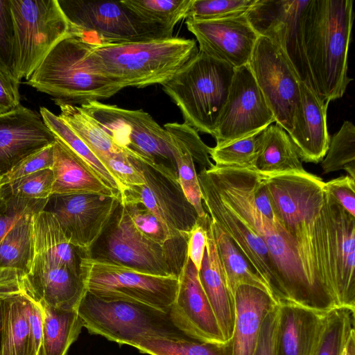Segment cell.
Segmentation results:
<instances>
[{
	"instance_id": "f35d334b",
	"label": "cell",
	"mask_w": 355,
	"mask_h": 355,
	"mask_svg": "<svg viewBox=\"0 0 355 355\" xmlns=\"http://www.w3.org/2000/svg\"><path fill=\"white\" fill-rule=\"evenodd\" d=\"M354 327L355 309L337 306L328 311L314 355H341Z\"/></svg>"
},
{
	"instance_id": "30bf717a",
	"label": "cell",
	"mask_w": 355,
	"mask_h": 355,
	"mask_svg": "<svg viewBox=\"0 0 355 355\" xmlns=\"http://www.w3.org/2000/svg\"><path fill=\"white\" fill-rule=\"evenodd\" d=\"M80 273L87 292L106 301L142 304L168 313L178 290L176 276H157L81 256Z\"/></svg>"
},
{
	"instance_id": "c3c4849f",
	"label": "cell",
	"mask_w": 355,
	"mask_h": 355,
	"mask_svg": "<svg viewBox=\"0 0 355 355\" xmlns=\"http://www.w3.org/2000/svg\"><path fill=\"white\" fill-rule=\"evenodd\" d=\"M24 297L30 330V339L35 355H41L42 345L43 311L39 300L30 291L25 283Z\"/></svg>"
},
{
	"instance_id": "8992f818",
	"label": "cell",
	"mask_w": 355,
	"mask_h": 355,
	"mask_svg": "<svg viewBox=\"0 0 355 355\" xmlns=\"http://www.w3.org/2000/svg\"><path fill=\"white\" fill-rule=\"evenodd\" d=\"M234 70L198 51L162 85V89L180 109L184 123L213 137Z\"/></svg>"
},
{
	"instance_id": "bcb514c9",
	"label": "cell",
	"mask_w": 355,
	"mask_h": 355,
	"mask_svg": "<svg viewBox=\"0 0 355 355\" xmlns=\"http://www.w3.org/2000/svg\"><path fill=\"white\" fill-rule=\"evenodd\" d=\"M137 228L150 240L164 245L170 240L157 218L141 202H121Z\"/></svg>"
},
{
	"instance_id": "6f0895ef",
	"label": "cell",
	"mask_w": 355,
	"mask_h": 355,
	"mask_svg": "<svg viewBox=\"0 0 355 355\" xmlns=\"http://www.w3.org/2000/svg\"><path fill=\"white\" fill-rule=\"evenodd\" d=\"M347 345V344H346ZM341 355H348V352H347V347L345 346L343 353Z\"/></svg>"
},
{
	"instance_id": "f907efd6",
	"label": "cell",
	"mask_w": 355,
	"mask_h": 355,
	"mask_svg": "<svg viewBox=\"0 0 355 355\" xmlns=\"http://www.w3.org/2000/svg\"><path fill=\"white\" fill-rule=\"evenodd\" d=\"M278 314L277 304L263 320L253 355H277L276 332Z\"/></svg>"
},
{
	"instance_id": "5bb4252c",
	"label": "cell",
	"mask_w": 355,
	"mask_h": 355,
	"mask_svg": "<svg viewBox=\"0 0 355 355\" xmlns=\"http://www.w3.org/2000/svg\"><path fill=\"white\" fill-rule=\"evenodd\" d=\"M248 65L275 122L290 134L302 82L291 61L279 46L259 36Z\"/></svg>"
},
{
	"instance_id": "f5cc1de1",
	"label": "cell",
	"mask_w": 355,
	"mask_h": 355,
	"mask_svg": "<svg viewBox=\"0 0 355 355\" xmlns=\"http://www.w3.org/2000/svg\"><path fill=\"white\" fill-rule=\"evenodd\" d=\"M19 105V87L0 73V114L15 110Z\"/></svg>"
},
{
	"instance_id": "277c9868",
	"label": "cell",
	"mask_w": 355,
	"mask_h": 355,
	"mask_svg": "<svg viewBox=\"0 0 355 355\" xmlns=\"http://www.w3.org/2000/svg\"><path fill=\"white\" fill-rule=\"evenodd\" d=\"M198 52L196 41L171 37L126 43H92L90 57L105 76L144 88L168 82Z\"/></svg>"
},
{
	"instance_id": "e575fe53",
	"label": "cell",
	"mask_w": 355,
	"mask_h": 355,
	"mask_svg": "<svg viewBox=\"0 0 355 355\" xmlns=\"http://www.w3.org/2000/svg\"><path fill=\"white\" fill-rule=\"evenodd\" d=\"M37 211L21 217L0 243V270L24 275L30 271L34 257L33 216Z\"/></svg>"
},
{
	"instance_id": "74e56055",
	"label": "cell",
	"mask_w": 355,
	"mask_h": 355,
	"mask_svg": "<svg viewBox=\"0 0 355 355\" xmlns=\"http://www.w3.org/2000/svg\"><path fill=\"white\" fill-rule=\"evenodd\" d=\"M133 347L149 355H233L232 339L224 343H211L191 338H149L137 342Z\"/></svg>"
},
{
	"instance_id": "681fc988",
	"label": "cell",
	"mask_w": 355,
	"mask_h": 355,
	"mask_svg": "<svg viewBox=\"0 0 355 355\" xmlns=\"http://www.w3.org/2000/svg\"><path fill=\"white\" fill-rule=\"evenodd\" d=\"M323 189L355 217V179L349 175L341 176L324 182Z\"/></svg>"
},
{
	"instance_id": "836d02e7",
	"label": "cell",
	"mask_w": 355,
	"mask_h": 355,
	"mask_svg": "<svg viewBox=\"0 0 355 355\" xmlns=\"http://www.w3.org/2000/svg\"><path fill=\"white\" fill-rule=\"evenodd\" d=\"M39 301L43 311L41 355H67L84 327L77 310L55 308Z\"/></svg>"
},
{
	"instance_id": "ba28073f",
	"label": "cell",
	"mask_w": 355,
	"mask_h": 355,
	"mask_svg": "<svg viewBox=\"0 0 355 355\" xmlns=\"http://www.w3.org/2000/svg\"><path fill=\"white\" fill-rule=\"evenodd\" d=\"M77 312L89 334L120 345L133 347L149 338H189L173 325L168 313L142 304L103 300L87 292Z\"/></svg>"
},
{
	"instance_id": "52a82bcc",
	"label": "cell",
	"mask_w": 355,
	"mask_h": 355,
	"mask_svg": "<svg viewBox=\"0 0 355 355\" xmlns=\"http://www.w3.org/2000/svg\"><path fill=\"white\" fill-rule=\"evenodd\" d=\"M187 239L162 245L142 234L120 202L106 229L83 256L157 276L178 277L187 257Z\"/></svg>"
},
{
	"instance_id": "4dcf8cb0",
	"label": "cell",
	"mask_w": 355,
	"mask_h": 355,
	"mask_svg": "<svg viewBox=\"0 0 355 355\" xmlns=\"http://www.w3.org/2000/svg\"><path fill=\"white\" fill-rule=\"evenodd\" d=\"M255 171L262 175L306 171L288 133L277 124H270L261 133Z\"/></svg>"
},
{
	"instance_id": "b9f144b4",
	"label": "cell",
	"mask_w": 355,
	"mask_h": 355,
	"mask_svg": "<svg viewBox=\"0 0 355 355\" xmlns=\"http://www.w3.org/2000/svg\"><path fill=\"white\" fill-rule=\"evenodd\" d=\"M257 0H193L186 19L200 21L244 15Z\"/></svg>"
},
{
	"instance_id": "816d5d0a",
	"label": "cell",
	"mask_w": 355,
	"mask_h": 355,
	"mask_svg": "<svg viewBox=\"0 0 355 355\" xmlns=\"http://www.w3.org/2000/svg\"><path fill=\"white\" fill-rule=\"evenodd\" d=\"M209 216L198 218L188 234L187 253L198 270H200L207 242Z\"/></svg>"
},
{
	"instance_id": "7402d4cb",
	"label": "cell",
	"mask_w": 355,
	"mask_h": 355,
	"mask_svg": "<svg viewBox=\"0 0 355 355\" xmlns=\"http://www.w3.org/2000/svg\"><path fill=\"white\" fill-rule=\"evenodd\" d=\"M324 198L338 306L355 309V217L325 192Z\"/></svg>"
},
{
	"instance_id": "7a4b0ae2",
	"label": "cell",
	"mask_w": 355,
	"mask_h": 355,
	"mask_svg": "<svg viewBox=\"0 0 355 355\" xmlns=\"http://www.w3.org/2000/svg\"><path fill=\"white\" fill-rule=\"evenodd\" d=\"M252 171L214 165L205 169V173L222 202L264 241L273 266L272 295L277 302H291L326 311L304 275L288 233L279 224H273L255 206Z\"/></svg>"
},
{
	"instance_id": "d590c367",
	"label": "cell",
	"mask_w": 355,
	"mask_h": 355,
	"mask_svg": "<svg viewBox=\"0 0 355 355\" xmlns=\"http://www.w3.org/2000/svg\"><path fill=\"white\" fill-rule=\"evenodd\" d=\"M193 0H123L121 3L139 20L173 37L175 25L186 18Z\"/></svg>"
},
{
	"instance_id": "f6af8a7d",
	"label": "cell",
	"mask_w": 355,
	"mask_h": 355,
	"mask_svg": "<svg viewBox=\"0 0 355 355\" xmlns=\"http://www.w3.org/2000/svg\"><path fill=\"white\" fill-rule=\"evenodd\" d=\"M47 200L3 196L0 200V243L16 223L26 214L44 209Z\"/></svg>"
},
{
	"instance_id": "5b68a950",
	"label": "cell",
	"mask_w": 355,
	"mask_h": 355,
	"mask_svg": "<svg viewBox=\"0 0 355 355\" xmlns=\"http://www.w3.org/2000/svg\"><path fill=\"white\" fill-rule=\"evenodd\" d=\"M92 45L78 36L62 40L24 83L71 105L110 98L123 88L98 70L90 57Z\"/></svg>"
},
{
	"instance_id": "2e32d148",
	"label": "cell",
	"mask_w": 355,
	"mask_h": 355,
	"mask_svg": "<svg viewBox=\"0 0 355 355\" xmlns=\"http://www.w3.org/2000/svg\"><path fill=\"white\" fill-rule=\"evenodd\" d=\"M273 122L274 116L248 64L235 69L228 96L213 135L216 145L263 130Z\"/></svg>"
},
{
	"instance_id": "8fae6325",
	"label": "cell",
	"mask_w": 355,
	"mask_h": 355,
	"mask_svg": "<svg viewBox=\"0 0 355 355\" xmlns=\"http://www.w3.org/2000/svg\"><path fill=\"white\" fill-rule=\"evenodd\" d=\"M130 156L145 184L127 187L120 196L121 202L143 204L157 218L169 239H188L199 217L183 193L177 171L163 163Z\"/></svg>"
},
{
	"instance_id": "ab89813d",
	"label": "cell",
	"mask_w": 355,
	"mask_h": 355,
	"mask_svg": "<svg viewBox=\"0 0 355 355\" xmlns=\"http://www.w3.org/2000/svg\"><path fill=\"white\" fill-rule=\"evenodd\" d=\"M321 166L322 174L344 170L355 179V126L351 121H345L330 139Z\"/></svg>"
},
{
	"instance_id": "ac0fdd59",
	"label": "cell",
	"mask_w": 355,
	"mask_h": 355,
	"mask_svg": "<svg viewBox=\"0 0 355 355\" xmlns=\"http://www.w3.org/2000/svg\"><path fill=\"white\" fill-rule=\"evenodd\" d=\"M178 280V293L168 311L173 325L187 337L198 342H227L200 284L198 270L187 254Z\"/></svg>"
},
{
	"instance_id": "484cf974",
	"label": "cell",
	"mask_w": 355,
	"mask_h": 355,
	"mask_svg": "<svg viewBox=\"0 0 355 355\" xmlns=\"http://www.w3.org/2000/svg\"><path fill=\"white\" fill-rule=\"evenodd\" d=\"M277 355H314L327 312L291 302L278 303Z\"/></svg>"
},
{
	"instance_id": "4316f807",
	"label": "cell",
	"mask_w": 355,
	"mask_h": 355,
	"mask_svg": "<svg viewBox=\"0 0 355 355\" xmlns=\"http://www.w3.org/2000/svg\"><path fill=\"white\" fill-rule=\"evenodd\" d=\"M278 303L266 291L241 285L234 293L233 355H253L260 329L268 312Z\"/></svg>"
},
{
	"instance_id": "3957f363",
	"label": "cell",
	"mask_w": 355,
	"mask_h": 355,
	"mask_svg": "<svg viewBox=\"0 0 355 355\" xmlns=\"http://www.w3.org/2000/svg\"><path fill=\"white\" fill-rule=\"evenodd\" d=\"M352 0H310L302 35L311 85L323 101L341 98L352 79L348 53L354 21Z\"/></svg>"
},
{
	"instance_id": "f546056e",
	"label": "cell",
	"mask_w": 355,
	"mask_h": 355,
	"mask_svg": "<svg viewBox=\"0 0 355 355\" xmlns=\"http://www.w3.org/2000/svg\"><path fill=\"white\" fill-rule=\"evenodd\" d=\"M33 238L34 257L66 266L80 275L82 254L68 241L53 214L43 209L33 214Z\"/></svg>"
},
{
	"instance_id": "9c48e42d",
	"label": "cell",
	"mask_w": 355,
	"mask_h": 355,
	"mask_svg": "<svg viewBox=\"0 0 355 355\" xmlns=\"http://www.w3.org/2000/svg\"><path fill=\"white\" fill-rule=\"evenodd\" d=\"M15 33V69L19 83L29 78L62 40L80 31L67 18L58 0H10Z\"/></svg>"
},
{
	"instance_id": "cb8c5ba5",
	"label": "cell",
	"mask_w": 355,
	"mask_h": 355,
	"mask_svg": "<svg viewBox=\"0 0 355 355\" xmlns=\"http://www.w3.org/2000/svg\"><path fill=\"white\" fill-rule=\"evenodd\" d=\"M22 274L0 270L1 355H35L32 349Z\"/></svg>"
},
{
	"instance_id": "7bdbcfd3",
	"label": "cell",
	"mask_w": 355,
	"mask_h": 355,
	"mask_svg": "<svg viewBox=\"0 0 355 355\" xmlns=\"http://www.w3.org/2000/svg\"><path fill=\"white\" fill-rule=\"evenodd\" d=\"M0 73L19 87L15 69V33L10 0H0Z\"/></svg>"
},
{
	"instance_id": "ffe728a7",
	"label": "cell",
	"mask_w": 355,
	"mask_h": 355,
	"mask_svg": "<svg viewBox=\"0 0 355 355\" xmlns=\"http://www.w3.org/2000/svg\"><path fill=\"white\" fill-rule=\"evenodd\" d=\"M198 178L205 211L232 240L250 265L268 284L272 293L275 274L264 241L222 202L210 182L205 168L200 170Z\"/></svg>"
},
{
	"instance_id": "f1b7e54d",
	"label": "cell",
	"mask_w": 355,
	"mask_h": 355,
	"mask_svg": "<svg viewBox=\"0 0 355 355\" xmlns=\"http://www.w3.org/2000/svg\"><path fill=\"white\" fill-rule=\"evenodd\" d=\"M52 195L95 193L120 196L76 153L55 138L53 143Z\"/></svg>"
},
{
	"instance_id": "8d00e7d4",
	"label": "cell",
	"mask_w": 355,
	"mask_h": 355,
	"mask_svg": "<svg viewBox=\"0 0 355 355\" xmlns=\"http://www.w3.org/2000/svg\"><path fill=\"white\" fill-rule=\"evenodd\" d=\"M40 114L55 138L80 156L110 189L121 196L126 189L109 172L73 130L59 116L46 107H41Z\"/></svg>"
},
{
	"instance_id": "7c38bea8",
	"label": "cell",
	"mask_w": 355,
	"mask_h": 355,
	"mask_svg": "<svg viewBox=\"0 0 355 355\" xmlns=\"http://www.w3.org/2000/svg\"><path fill=\"white\" fill-rule=\"evenodd\" d=\"M79 106L98 122L116 145L140 157L167 164L177 171L169 135L148 112L101 101Z\"/></svg>"
},
{
	"instance_id": "9a60e30c",
	"label": "cell",
	"mask_w": 355,
	"mask_h": 355,
	"mask_svg": "<svg viewBox=\"0 0 355 355\" xmlns=\"http://www.w3.org/2000/svg\"><path fill=\"white\" fill-rule=\"evenodd\" d=\"M120 202V196L53 194L43 210L54 216L68 241L83 256L103 233Z\"/></svg>"
},
{
	"instance_id": "4fadbf2b",
	"label": "cell",
	"mask_w": 355,
	"mask_h": 355,
	"mask_svg": "<svg viewBox=\"0 0 355 355\" xmlns=\"http://www.w3.org/2000/svg\"><path fill=\"white\" fill-rule=\"evenodd\" d=\"M58 3L69 21L92 43L168 38L136 17L121 1L58 0Z\"/></svg>"
},
{
	"instance_id": "d6986e66",
	"label": "cell",
	"mask_w": 355,
	"mask_h": 355,
	"mask_svg": "<svg viewBox=\"0 0 355 355\" xmlns=\"http://www.w3.org/2000/svg\"><path fill=\"white\" fill-rule=\"evenodd\" d=\"M199 44L198 51L234 69L248 64L259 35L245 14L216 20L186 19Z\"/></svg>"
},
{
	"instance_id": "d4e9b609",
	"label": "cell",
	"mask_w": 355,
	"mask_h": 355,
	"mask_svg": "<svg viewBox=\"0 0 355 355\" xmlns=\"http://www.w3.org/2000/svg\"><path fill=\"white\" fill-rule=\"evenodd\" d=\"M24 279L39 300L61 309L77 310L87 293L80 275L38 257H33Z\"/></svg>"
},
{
	"instance_id": "7dc6e473",
	"label": "cell",
	"mask_w": 355,
	"mask_h": 355,
	"mask_svg": "<svg viewBox=\"0 0 355 355\" xmlns=\"http://www.w3.org/2000/svg\"><path fill=\"white\" fill-rule=\"evenodd\" d=\"M53 144L28 155L8 172L2 175L3 187L10 182L44 169H52Z\"/></svg>"
},
{
	"instance_id": "ee69618b",
	"label": "cell",
	"mask_w": 355,
	"mask_h": 355,
	"mask_svg": "<svg viewBox=\"0 0 355 355\" xmlns=\"http://www.w3.org/2000/svg\"><path fill=\"white\" fill-rule=\"evenodd\" d=\"M53 173L44 169L3 186L2 195L26 199L46 200L52 195Z\"/></svg>"
},
{
	"instance_id": "9f6ffc18",
	"label": "cell",
	"mask_w": 355,
	"mask_h": 355,
	"mask_svg": "<svg viewBox=\"0 0 355 355\" xmlns=\"http://www.w3.org/2000/svg\"><path fill=\"white\" fill-rule=\"evenodd\" d=\"M2 180V175L0 174V200L3 198L2 191H3V185L1 183Z\"/></svg>"
},
{
	"instance_id": "44dd1931",
	"label": "cell",
	"mask_w": 355,
	"mask_h": 355,
	"mask_svg": "<svg viewBox=\"0 0 355 355\" xmlns=\"http://www.w3.org/2000/svg\"><path fill=\"white\" fill-rule=\"evenodd\" d=\"M55 137L40 112L21 104L0 114V174L32 153L54 143Z\"/></svg>"
},
{
	"instance_id": "1f68e13d",
	"label": "cell",
	"mask_w": 355,
	"mask_h": 355,
	"mask_svg": "<svg viewBox=\"0 0 355 355\" xmlns=\"http://www.w3.org/2000/svg\"><path fill=\"white\" fill-rule=\"evenodd\" d=\"M55 103L60 110L59 116L80 137L105 168L111 159L127 151L116 145L98 122L80 106L56 101Z\"/></svg>"
},
{
	"instance_id": "60d3db41",
	"label": "cell",
	"mask_w": 355,
	"mask_h": 355,
	"mask_svg": "<svg viewBox=\"0 0 355 355\" xmlns=\"http://www.w3.org/2000/svg\"><path fill=\"white\" fill-rule=\"evenodd\" d=\"M263 130L211 148L209 155L214 165L255 171L257 146Z\"/></svg>"
},
{
	"instance_id": "d6a6232c",
	"label": "cell",
	"mask_w": 355,
	"mask_h": 355,
	"mask_svg": "<svg viewBox=\"0 0 355 355\" xmlns=\"http://www.w3.org/2000/svg\"><path fill=\"white\" fill-rule=\"evenodd\" d=\"M211 223L220 265L230 293L234 296L239 286L248 285L259 288L273 297L268 284L250 265L232 240L211 218Z\"/></svg>"
},
{
	"instance_id": "e0dca14e",
	"label": "cell",
	"mask_w": 355,
	"mask_h": 355,
	"mask_svg": "<svg viewBox=\"0 0 355 355\" xmlns=\"http://www.w3.org/2000/svg\"><path fill=\"white\" fill-rule=\"evenodd\" d=\"M310 0H257L245 15L254 30L279 46L302 82L311 85L302 35V19Z\"/></svg>"
},
{
	"instance_id": "603a6c76",
	"label": "cell",
	"mask_w": 355,
	"mask_h": 355,
	"mask_svg": "<svg viewBox=\"0 0 355 355\" xmlns=\"http://www.w3.org/2000/svg\"><path fill=\"white\" fill-rule=\"evenodd\" d=\"M329 103L310 85L300 83V99L288 135L302 162L317 164L326 155L331 139L327 122Z\"/></svg>"
},
{
	"instance_id": "db71d44e",
	"label": "cell",
	"mask_w": 355,
	"mask_h": 355,
	"mask_svg": "<svg viewBox=\"0 0 355 355\" xmlns=\"http://www.w3.org/2000/svg\"><path fill=\"white\" fill-rule=\"evenodd\" d=\"M348 355H355V331L350 335L346 345Z\"/></svg>"
},
{
	"instance_id": "11a10c76",
	"label": "cell",
	"mask_w": 355,
	"mask_h": 355,
	"mask_svg": "<svg viewBox=\"0 0 355 355\" xmlns=\"http://www.w3.org/2000/svg\"><path fill=\"white\" fill-rule=\"evenodd\" d=\"M0 355H1V314L0 308Z\"/></svg>"
},
{
	"instance_id": "83f0119b",
	"label": "cell",
	"mask_w": 355,
	"mask_h": 355,
	"mask_svg": "<svg viewBox=\"0 0 355 355\" xmlns=\"http://www.w3.org/2000/svg\"><path fill=\"white\" fill-rule=\"evenodd\" d=\"M198 277L226 341L232 339L234 328V296L230 293L220 265L211 218L207 242Z\"/></svg>"
},
{
	"instance_id": "6da1fadb",
	"label": "cell",
	"mask_w": 355,
	"mask_h": 355,
	"mask_svg": "<svg viewBox=\"0 0 355 355\" xmlns=\"http://www.w3.org/2000/svg\"><path fill=\"white\" fill-rule=\"evenodd\" d=\"M263 177L279 225L295 248L304 275L329 311L338 303L324 182L307 171Z\"/></svg>"
}]
</instances>
